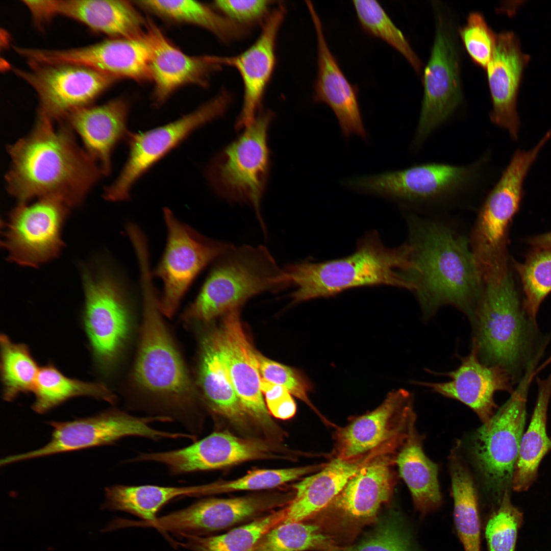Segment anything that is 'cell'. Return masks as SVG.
Instances as JSON below:
<instances>
[{
  "mask_svg": "<svg viewBox=\"0 0 551 551\" xmlns=\"http://www.w3.org/2000/svg\"><path fill=\"white\" fill-rule=\"evenodd\" d=\"M38 116L30 134L8 147L11 165L5 177L8 192L19 203L55 197L70 208L80 204L103 173L78 144L64 121Z\"/></svg>",
  "mask_w": 551,
  "mask_h": 551,
  "instance_id": "6da1fadb",
  "label": "cell"
},
{
  "mask_svg": "<svg viewBox=\"0 0 551 551\" xmlns=\"http://www.w3.org/2000/svg\"><path fill=\"white\" fill-rule=\"evenodd\" d=\"M406 277L425 312L450 304L475 310L483 284L471 245L440 222L413 218ZM473 311V312H474Z\"/></svg>",
  "mask_w": 551,
  "mask_h": 551,
  "instance_id": "7a4b0ae2",
  "label": "cell"
},
{
  "mask_svg": "<svg viewBox=\"0 0 551 551\" xmlns=\"http://www.w3.org/2000/svg\"><path fill=\"white\" fill-rule=\"evenodd\" d=\"M140 274L143 319L134 379L164 407V417L196 435L199 395L164 323L150 271L144 269Z\"/></svg>",
  "mask_w": 551,
  "mask_h": 551,
  "instance_id": "3957f363",
  "label": "cell"
},
{
  "mask_svg": "<svg viewBox=\"0 0 551 551\" xmlns=\"http://www.w3.org/2000/svg\"><path fill=\"white\" fill-rule=\"evenodd\" d=\"M490 151L466 165L428 162L342 181L355 191L379 196L412 206L451 205L484 198L491 185Z\"/></svg>",
  "mask_w": 551,
  "mask_h": 551,
  "instance_id": "277c9868",
  "label": "cell"
},
{
  "mask_svg": "<svg viewBox=\"0 0 551 551\" xmlns=\"http://www.w3.org/2000/svg\"><path fill=\"white\" fill-rule=\"evenodd\" d=\"M474 313L479 350L518 384L548 338L539 339L538 324L528 317L508 266L484 282Z\"/></svg>",
  "mask_w": 551,
  "mask_h": 551,
  "instance_id": "5b68a950",
  "label": "cell"
},
{
  "mask_svg": "<svg viewBox=\"0 0 551 551\" xmlns=\"http://www.w3.org/2000/svg\"><path fill=\"white\" fill-rule=\"evenodd\" d=\"M409 244L390 248L378 234L370 233L356 251L342 258L301 262L284 269L295 290L293 304L335 295L357 287L385 285L412 290L405 274L411 267Z\"/></svg>",
  "mask_w": 551,
  "mask_h": 551,
  "instance_id": "8992f818",
  "label": "cell"
},
{
  "mask_svg": "<svg viewBox=\"0 0 551 551\" xmlns=\"http://www.w3.org/2000/svg\"><path fill=\"white\" fill-rule=\"evenodd\" d=\"M195 300L185 311L187 321H209L264 292H278L291 283L267 248L234 246L217 260Z\"/></svg>",
  "mask_w": 551,
  "mask_h": 551,
  "instance_id": "52a82bcc",
  "label": "cell"
},
{
  "mask_svg": "<svg viewBox=\"0 0 551 551\" xmlns=\"http://www.w3.org/2000/svg\"><path fill=\"white\" fill-rule=\"evenodd\" d=\"M273 116L270 110L260 112L236 140L214 157L205 171L219 196L253 207L264 232L260 204L269 173L267 133Z\"/></svg>",
  "mask_w": 551,
  "mask_h": 551,
  "instance_id": "ba28073f",
  "label": "cell"
},
{
  "mask_svg": "<svg viewBox=\"0 0 551 551\" xmlns=\"http://www.w3.org/2000/svg\"><path fill=\"white\" fill-rule=\"evenodd\" d=\"M538 366L533 361L508 400L474 435L471 451L490 494L500 501L512 480L527 414L529 390Z\"/></svg>",
  "mask_w": 551,
  "mask_h": 551,
  "instance_id": "9c48e42d",
  "label": "cell"
},
{
  "mask_svg": "<svg viewBox=\"0 0 551 551\" xmlns=\"http://www.w3.org/2000/svg\"><path fill=\"white\" fill-rule=\"evenodd\" d=\"M549 139L546 134L531 149L516 151L497 182L483 200L471 245L480 271L490 269L506 257V232L519 210L524 179Z\"/></svg>",
  "mask_w": 551,
  "mask_h": 551,
  "instance_id": "30bf717a",
  "label": "cell"
},
{
  "mask_svg": "<svg viewBox=\"0 0 551 551\" xmlns=\"http://www.w3.org/2000/svg\"><path fill=\"white\" fill-rule=\"evenodd\" d=\"M167 417H138L112 409L90 417L66 421H49L53 429L49 441L41 447L9 456V464L89 447L114 444L128 437L145 438L154 441L184 439L185 433L158 430L155 422H170Z\"/></svg>",
  "mask_w": 551,
  "mask_h": 551,
  "instance_id": "8fae6325",
  "label": "cell"
},
{
  "mask_svg": "<svg viewBox=\"0 0 551 551\" xmlns=\"http://www.w3.org/2000/svg\"><path fill=\"white\" fill-rule=\"evenodd\" d=\"M412 395L404 389L388 393L375 409L337 429L332 458L350 459L373 453L396 455L415 428Z\"/></svg>",
  "mask_w": 551,
  "mask_h": 551,
  "instance_id": "7c38bea8",
  "label": "cell"
},
{
  "mask_svg": "<svg viewBox=\"0 0 551 551\" xmlns=\"http://www.w3.org/2000/svg\"><path fill=\"white\" fill-rule=\"evenodd\" d=\"M233 95L221 89L213 98L180 119L142 133H129V155L118 178L104 191L107 200L120 201L129 197L134 183L151 166L183 141L195 129L222 116Z\"/></svg>",
  "mask_w": 551,
  "mask_h": 551,
  "instance_id": "4fadbf2b",
  "label": "cell"
},
{
  "mask_svg": "<svg viewBox=\"0 0 551 551\" xmlns=\"http://www.w3.org/2000/svg\"><path fill=\"white\" fill-rule=\"evenodd\" d=\"M459 54L454 34L440 16L431 56L425 68L424 93L419 120L411 143L419 149L454 116L462 102Z\"/></svg>",
  "mask_w": 551,
  "mask_h": 551,
  "instance_id": "5bb4252c",
  "label": "cell"
},
{
  "mask_svg": "<svg viewBox=\"0 0 551 551\" xmlns=\"http://www.w3.org/2000/svg\"><path fill=\"white\" fill-rule=\"evenodd\" d=\"M167 229V243L154 274L163 283L159 301L162 314L171 317L197 274L234 246L204 237L179 221L168 208L164 209Z\"/></svg>",
  "mask_w": 551,
  "mask_h": 551,
  "instance_id": "9a60e30c",
  "label": "cell"
},
{
  "mask_svg": "<svg viewBox=\"0 0 551 551\" xmlns=\"http://www.w3.org/2000/svg\"><path fill=\"white\" fill-rule=\"evenodd\" d=\"M82 279L83 327L95 365L106 371L114 364L126 338L128 310L122 289L110 273L85 269Z\"/></svg>",
  "mask_w": 551,
  "mask_h": 551,
  "instance_id": "2e32d148",
  "label": "cell"
},
{
  "mask_svg": "<svg viewBox=\"0 0 551 551\" xmlns=\"http://www.w3.org/2000/svg\"><path fill=\"white\" fill-rule=\"evenodd\" d=\"M295 454L268 442L243 438L223 431L213 432L183 448L139 453L131 461L157 463L164 465L171 475H179L251 460L290 459Z\"/></svg>",
  "mask_w": 551,
  "mask_h": 551,
  "instance_id": "e0dca14e",
  "label": "cell"
},
{
  "mask_svg": "<svg viewBox=\"0 0 551 551\" xmlns=\"http://www.w3.org/2000/svg\"><path fill=\"white\" fill-rule=\"evenodd\" d=\"M69 208L55 197L19 203L5 226L2 245L8 260L37 267L57 257L63 245L61 232Z\"/></svg>",
  "mask_w": 551,
  "mask_h": 551,
  "instance_id": "ac0fdd59",
  "label": "cell"
},
{
  "mask_svg": "<svg viewBox=\"0 0 551 551\" xmlns=\"http://www.w3.org/2000/svg\"><path fill=\"white\" fill-rule=\"evenodd\" d=\"M14 73L36 92L38 116L55 122L72 111L89 106L116 78L93 69L69 64H31Z\"/></svg>",
  "mask_w": 551,
  "mask_h": 551,
  "instance_id": "d6986e66",
  "label": "cell"
},
{
  "mask_svg": "<svg viewBox=\"0 0 551 551\" xmlns=\"http://www.w3.org/2000/svg\"><path fill=\"white\" fill-rule=\"evenodd\" d=\"M288 494L206 498L150 522L151 528L182 537L208 536L242 522H248L278 507L287 505Z\"/></svg>",
  "mask_w": 551,
  "mask_h": 551,
  "instance_id": "ffe728a7",
  "label": "cell"
},
{
  "mask_svg": "<svg viewBox=\"0 0 551 551\" xmlns=\"http://www.w3.org/2000/svg\"><path fill=\"white\" fill-rule=\"evenodd\" d=\"M211 333L249 417L265 430L277 431L278 428L270 417L261 389L257 350L245 332L238 309L225 314L220 326Z\"/></svg>",
  "mask_w": 551,
  "mask_h": 551,
  "instance_id": "44dd1931",
  "label": "cell"
},
{
  "mask_svg": "<svg viewBox=\"0 0 551 551\" xmlns=\"http://www.w3.org/2000/svg\"><path fill=\"white\" fill-rule=\"evenodd\" d=\"M27 58L38 64H69L87 67L115 78L151 80L149 51L143 37L109 38L93 44L66 49L31 48Z\"/></svg>",
  "mask_w": 551,
  "mask_h": 551,
  "instance_id": "7402d4cb",
  "label": "cell"
},
{
  "mask_svg": "<svg viewBox=\"0 0 551 551\" xmlns=\"http://www.w3.org/2000/svg\"><path fill=\"white\" fill-rule=\"evenodd\" d=\"M286 14L285 5L278 3L253 44L237 55L221 56L222 65L236 69L242 82V105L235 126L238 130L249 127L261 109L276 65L277 39Z\"/></svg>",
  "mask_w": 551,
  "mask_h": 551,
  "instance_id": "603a6c76",
  "label": "cell"
},
{
  "mask_svg": "<svg viewBox=\"0 0 551 551\" xmlns=\"http://www.w3.org/2000/svg\"><path fill=\"white\" fill-rule=\"evenodd\" d=\"M143 38L149 51L151 80L154 83L153 98L156 106L162 104L182 86L190 84L208 86L212 73L223 66L221 56L185 54L171 44L151 20L147 19Z\"/></svg>",
  "mask_w": 551,
  "mask_h": 551,
  "instance_id": "cb8c5ba5",
  "label": "cell"
},
{
  "mask_svg": "<svg viewBox=\"0 0 551 551\" xmlns=\"http://www.w3.org/2000/svg\"><path fill=\"white\" fill-rule=\"evenodd\" d=\"M479 346L475 337L470 354L461 358L455 370L444 373L446 382H415L433 392L458 400L471 408L483 424H487L497 407L494 398L498 391L512 394L514 382L510 373L499 365H486L479 359Z\"/></svg>",
  "mask_w": 551,
  "mask_h": 551,
  "instance_id": "d4e9b609",
  "label": "cell"
},
{
  "mask_svg": "<svg viewBox=\"0 0 551 551\" xmlns=\"http://www.w3.org/2000/svg\"><path fill=\"white\" fill-rule=\"evenodd\" d=\"M315 29L317 43V73L313 100L325 103L335 114L342 135H356L368 139L360 107L359 88L349 82L331 51L324 35L321 19L312 3L305 2Z\"/></svg>",
  "mask_w": 551,
  "mask_h": 551,
  "instance_id": "484cf974",
  "label": "cell"
},
{
  "mask_svg": "<svg viewBox=\"0 0 551 551\" xmlns=\"http://www.w3.org/2000/svg\"><path fill=\"white\" fill-rule=\"evenodd\" d=\"M395 458V455H385L370 461L351 477L321 512L341 518L346 524L361 526L370 522L393 494Z\"/></svg>",
  "mask_w": 551,
  "mask_h": 551,
  "instance_id": "4316f807",
  "label": "cell"
},
{
  "mask_svg": "<svg viewBox=\"0 0 551 551\" xmlns=\"http://www.w3.org/2000/svg\"><path fill=\"white\" fill-rule=\"evenodd\" d=\"M529 59L515 34L503 32L497 34L492 58L485 69L492 104L490 120L507 131L513 140L518 138L520 125L516 110L517 93Z\"/></svg>",
  "mask_w": 551,
  "mask_h": 551,
  "instance_id": "83f0119b",
  "label": "cell"
},
{
  "mask_svg": "<svg viewBox=\"0 0 551 551\" xmlns=\"http://www.w3.org/2000/svg\"><path fill=\"white\" fill-rule=\"evenodd\" d=\"M129 105L117 98L100 106H87L69 113L65 121L81 137L87 154L104 174L111 171V156L116 144L127 138Z\"/></svg>",
  "mask_w": 551,
  "mask_h": 551,
  "instance_id": "f1b7e54d",
  "label": "cell"
},
{
  "mask_svg": "<svg viewBox=\"0 0 551 551\" xmlns=\"http://www.w3.org/2000/svg\"><path fill=\"white\" fill-rule=\"evenodd\" d=\"M378 456L372 453L350 459L332 458L317 473L295 484L294 496L285 506L286 515L282 524L304 521L320 513L353 475Z\"/></svg>",
  "mask_w": 551,
  "mask_h": 551,
  "instance_id": "f546056e",
  "label": "cell"
},
{
  "mask_svg": "<svg viewBox=\"0 0 551 551\" xmlns=\"http://www.w3.org/2000/svg\"><path fill=\"white\" fill-rule=\"evenodd\" d=\"M196 386L200 398L211 412L240 430L248 428L249 417L234 388L211 332L201 342Z\"/></svg>",
  "mask_w": 551,
  "mask_h": 551,
  "instance_id": "4dcf8cb0",
  "label": "cell"
},
{
  "mask_svg": "<svg viewBox=\"0 0 551 551\" xmlns=\"http://www.w3.org/2000/svg\"><path fill=\"white\" fill-rule=\"evenodd\" d=\"M56 15L74 19L110 38L139 39L147 23L130 2L118 0H52Z\"/></svg>",
  "mask_w": 551,
  "mask_h": 551,
  "instance_id": "1f68e13d",
  "label": "cell"
},
{
  "mask_svg": "<svg viewBox=\"0 0 551 551\" xmlns=\"http://www.w3.org/2000/svg\"><path fill=\"white\" fill-rule=\"evenodd\" d=\"M537 396L531 421L522 435L515 466L512 490H527L535 481L540 462L551 450L547 434V410L551 397V372L545 379L536 378Z\"/></svg>",
  "mask_w": 551,
  "mask_h": 551,
  "instance_id": "d6a6232c",
  "label": "cell"
},
{
  "mask_svg": "<svg viewBox=\"0 0 551 551\" xmlns=\"http://www.w3.org/2000/svg\"><path fill=\"white\" fill-rule=\"evenodd\" d=\"M422 441V437L413 429L398 450L395 464L416 508L421 515H425L440 506L442 496L438 465L425 454Z\"/></svg>",
  "mask_w": 551,
  "mask_h": 551,
  "instance_id": "836d02e7",
  "label": "cell"
},
{
  "mask_svg": "<svg viewBox=\"0 0 551 551\" xmlns=\"http://www.w3.org/2000/svg\"><path fill=\"white\" fill-rule=\"evenodd\" d=\"M205 484L187 486L115 484L105 488L103 510L123 511L153 520L159 511L177 498L205 496Z\"/></svg>",
  "mask_w": 551,
  "mask_h": 551,
  "instance_id": "e575fe53",
  "label": "cell"
},
{
  "mask_svg": "<svg viewBox=\"0 0 551 551\" xmlns=\"http://www.w3.org/2000/svg\"><path fill=\"white\" fill-rule=\"evenodd\" d=\"M136 3L165 18L204 29L224 44L242 40L250 33L249 29L235 23L216 10L199 2L150 0Z\"/></svg>",
  "mask_w": 551,
  "mask_h": 551,
  "instance_id": "d590c367",
  "label": "cell"
},
{
  "mask_svg": "<svg viewBox=\"0 0 551 551\" xmlns=\"http://www.w3.org/2000/svg\"><path fill=\"white\" fill-rule=\"evenodd\" d=\"M33 393L31 408L40 414L74 397L87 396L112 405L117 402L116 396L104 384L68 378L52 363L40 368Z\"/></svg>",
  "mask_w": 551,
  "mask_h": 551,
  "instance_id": "8d00e7d4",
  "label": "cell"
},
{
  "mask_svg": "<svg viewBox=\"0 0 551 551\" xmlns=\"http://www.w3.org/2000/svg\"><path fill=\"white\" fill-rule=\"evenodd\" d=\"M454 519L465 551H481L480 521L478 497L471 474L458 452L449 458Z\"/></svg>",
  "mask_w": 551,
  "mask_h": 551,
  "instance_id": "74e56055",
  "label": "cell"
},
{
  "mask_svg": "<svg viewBox=\"0 0 551 551\" xmlns=\"http://www.w3.org/2000/svg\"><path fill=\"white\" fill-rule=\"evenodd\" d=\"M286 515L285 506L223 534L187 537L175 545L191 551H251L264 534L283 523Z\"/></svg>",
  "mask_w": 551,
  "mask_h": 551,
  "instance_id": "f35d334b",
  "label": "cell"
},
{
  "mask_svg": "<svg viewBox=\"0 0 551 551\" xmlns=\"http://www.w3.org/2000/svg\"><path fill=\"white\" fill-rule=\"evenodd\" d=\"M0 349L3 399L10 402L21 394L33 393L40 368L28 346L2 334Z\"/></svg>",
  "mask_w": 551,
  "mask_h": 551,
  "instance_id": "ab89813d",
  "label": "cell"
},
{
  "mask_svg": "<svg viewBox=\"0 0 551 551\" xmlns=\"http://www.w3.org/2000/svg\"><path fill=\"white\" fill-rule=\"evenodd\" d=\"M320 526L302 522L281 524L271 529L251 551H339Z\"/></svg>",
  "mask_w": 551,
  "mask_h": 551,
  "instance_id": "60d3db41",
  "label": "cell"
},
{
  "mask_svg": "<svg viewBox=\"0 0 551 551\" xmlns=\"http://www.w3.org/2000/svg\"><path fill=\"white\" fill-rule=\"evenodd\" d=\"M352 2L363 31L393 46L403 55L416 72L420 73L422 64L419 58L380 3L375 0H354Z\"/></svg>",
  "mask_w": 551,
  "mask_h": 551,
  "instance_id": "b9f144b4",
  "label": "cell"
},
{
  "mask_svg": "<svg viewBox=\"0 0 551 551\" xmlns=\"http://www.w3.org/2000/svg\"><path fill=\"white\" fill-rule=\"evenodd\" d=\"M515 266L524 293V309L530 319L537 324L540 305L551 292V248H534L524 262Z\"/></svg>",
  "mask_w": 551,
  "mask_h": 551,
  "instance_id": "7bdbcfd3",
  "label": "cell"
},
{
  "mask_svg": "<svg viewBox=\"0 0 551 551\" xmlns=\"http://www.w3.org/2000/svg\"><path fill=\"white\" fill-rule=\"evenodd\" d=\"M325 464L282 469L252 470L244 476L229 481L207 484L208 495L246 490L274 488L296 480L307 474L319 471Z\"/></svg>",
  "mask_w": 551,
  "mask_h": 551,
  "instance_id": "ee69618b",
  "label": "cell"
},
{
  "mask_svg": "<svg viewBox=\"0 0 551 551\" xmlns=\"http://www.w3.org/2000/svg\"><path fill=\"white\" fill-rule=\"evenodd\" d=\"M511 490L506 491L485 528L488 551H515L522 514L511 502Z\"/></svg>",
  "mask_w": 551,
  "mask_h": 551,
  "instance_id": "f6af8a7d",
  "label": "cell"
},
{
  "mask_svg": "<svg viewBox=\"0 0 551 551\" xmlns=\"http://www.w3.org/2000/svg\"><path fill=\"white\" fill-rule=\"evenodd\" d=\"M339 551H417L409 532L399 518L389 517L357 544Z\"/></svg>",
  "mask_w": 551,
  "mask_h": 551,
  "instance_id": "bcb514c9",
  "label": "cell"
},
{
  "mask_svg": "<svg viewBox=\"0 0 551 551\" xmlns=\"http://www.w3.org/2000/svg\"><path fill=\"white\" fill-rule=\"evenodd\" d=\"M257 357L261 377L264 379L286 388L292 395L303 401L327 424L333 425L314 406L309 397L313 385L300 371L264 356L258 351Z\"/></svg>",
  "mask_w": 551,
  "mask_h": 551,
  "instance_id": "7dc6e473",
  "label": "cell"
},
{
  "mask_svg": "<svg viewBox=\"0 0 551 551\" xmlns=\"http://www.w3.org/2000/svg\"><path fill=\"white\" fill-rule=\"evenodd\" d=\"M459 34L472 60L486 69L493 55L497 34L488 25L483 15L478 12L470 13L466 23L459 29Z\"/></svg>",
  "mask_w": 551,
  "mask_h": 551,
  "instance_id": "c3c4849f",
  "label": "cell"
},
{
  "mask_svg": "<svg viewBox=\"0 0 551 551\" xmlns=\"http://www.w3.org/2000/svg\"><path fill=\"white\" fill-rule=\"evenodd\" d=\"M274 2L266 0L215 1V9L227 18L248 29L262 24L270 15Z\"/></svg>",
  "mask_w": 551,
  "mask_h": 551,
  "instance_id": "681fc988",
  "label": "cell"
},
{
  "mask_svg": "<svg viewBox=\"0 0 551 551\" xmlns=\"http://www.w3.org/2000/svg\"><path fill=\"white\" fill-rule=\"evenodd\" d=\"M261 389L270 415L283 420L291 418L295 415L296 405L286 388L262 378Z\"/></svg>",
  "mask_w": 551,
  "mask_h": 551,
  "instance_id": "f907efd6",
  "label": "cell"
},
{
  "mask_svg": "<svg viewBox=\"0 0 551 551\" xmlns=\"http://www.w3.org/2000/svg\"><path fill=\"white\" fill-rule=\"evenodd\" d=\"M23 2L30 11L35 23L40 27L55 16L51 0Z\"/></svg>",
  "mask_w": 551,
  "mask_h": 551,
  "instance_id": "816d5d0a",
  "label": "cell"
},
{
  "mask_svg": "<svg viewBox=\"0 0 551 551\" xmlns=\"http://www.w3.org/2000/svg\"><path fill=\"white\" fill-rule=\"evenodd\" d=\"M528 241L534 248H551V232L531 237Z\"/></svg>",
  "mask_w": 551,
  "mask_h": 551,
  "instance_id": "f5cc1de1",
  "label": "cell"
},
{
  "mask_svg": "<svg viewBox=\"0 0 551 551\" xmlns=\"http://www.w3.org/2000/svg\"><path fill=\"white\" fill-rule=\"evenodd\" d=\"M550 363H551V354L543 363H542L541 364H540L539 366H538V367H537V368H536V370L535 371L536 375L538 373H539V372L542 371L544 368H545L546 366H547Z\"/></svg>",
  "mask_w": 551,
  "mask_h": 551,
  "instance_id": "db71d44e",
  "label": "cell"
}]
</instances>
